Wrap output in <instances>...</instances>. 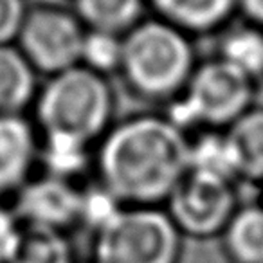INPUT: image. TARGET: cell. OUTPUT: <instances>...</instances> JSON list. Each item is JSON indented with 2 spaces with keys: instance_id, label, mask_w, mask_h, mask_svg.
<instances>
[{
  "instance_id": "17",
  "label": "cell",
  "mask_w": 263,
  "mask_h": 263,
  "mask_svg": "<svg viewBox=\"0 0 263 263\" xmlns=\"http://www.w3.org/2000/svg\"><path fill=\"white\" fill-rule=\"evenodd\" d=\"M190 170L236 184V172L226 130H200L195 139L190 137Z\"/></svg>"
},
{
  "instance_id": "15",
  "label": "cell",
  "mask_w": 263,
  "mask_h": 263,
  "mask_svg": "<svg viewBox=\"0 0 263 263\" xmlns=\"http://www.w3.org/2000/svg\"><path fill=\"white\" fill-rule=\"evenodd\" d=\"M216 58L258 81L263 78V29L247 22L227 29L220 36Z\"/></svg>"
},
{
  "instance_id": "20",
  "label": "cell",
  "mask_w": 263,
  "mask_h": 263,
  "mask_svg": "<svg viewBox=\"0 0 263 263\" xmlns=\"http://www.w3.org/2000/svg\"><path fill=\"white\" fill-rule=\"evenodd\" d=\"M22 223L18 222L13 208L2 204L0 200V263H9L18 243Z\"/></svg>"
},
{
  "instance_id": "21",
  "label": "cell",
  "mask_w": 263,
  "mask_h": 263,
  "mask_svg": "<svg viewBox=\"0 0 263 263\" xmlns=\"http://www.w3.org/2000/svg\"><path fill=\"white\" fill-rule=\"evenodd\" d=\"M238 13L247 24L263 29V0H238Z\"/></svg>"
},
{
  "instance_id": "6",
  "label": "cell",
  "mask_w": 263,
  "mask_h": 263,
  "mask_svg": "<svg viewBox=\"0 0 263 263\" xmlns=\"http://www.w3.org/2000/svg\"><path fill=\"white\" fill-rule=\"evenodd\" d=\"M87 27L62 2L31 6L15 45L40 76L52 78L80 65Z\"/></svg>"
},
{
  "instance_id": "14",
  "label": "cell",
  "mask_w": 263,
  "mask_h": 263,
  "mask_svg": "<svg viewBox=\"0 0 263 263\" xmlns=\"http://www.w3.org/2000/svg\"><path fill=\"white\" fill-rule=\"evenodd\" d=\"M70 6L87 29L123 36L143 20L146 0H70Z\"/></svg>"
},
{
  "instance_id": "10",
  "label": "cell",
  "mask_w": 263,
  "mask_h": 263,
  "mask_svg": "<svg viewBox=\"0 0 263 263\" xmlns=\"http://www.w3.org/2000/svg\"><path fill=\"white\" fill-rule=\"evenodd\" d=\"M154 16L187 36H209L223 31L238 13V0H146Z\"/></svg>"
},
{
  "instance_id": "7",
  "label": "cell",
  "mask_w": 263,
  "mask_h": 263,
  "mask_svg": "<svg viewBox=\"0 0 263 263\" xmlns=\"http://www.w3.org/2000/svg\"><path fill=\"white\" fill-rule=\"evenodd\" d=\"M238 208L234 182L193 170H187L164 204L180 234L197 240L220 238Z\"/></svg>"
},
{
  "instance_id": "13",
  "label": "cell",
  "mask_w": 263,
  "mask_h": 263,
  "mask_svg": "<svg viewBox=\"0 0 263 263\" xmlns=\"http://www.w3.org/2000/svg\"><path fill=\"white\" fill-rule=\"evenodd\" d=\"M220 240L231 263H263V205H240Z\"/></svg>"
},
{
  "instance_id": "19",
  "label": "cell",
  "mask_w": 263,
  "mask_h": 263,
  "mask_svg": "<svg viewBox=\"0 0 263 263\" xmlns=\"http://www.w3.org/2000/svg\"><path fill=\"white\" fill-rule=\"evenodd\" d=\"M29 9L27 0H0V45L15 44Z\"/></svg>"
},
{
  "instance_id": "16",
  "label": "cell",
  "mask_w": 263,
  "mask_h": 263,
  "mask_svg": "<svg viewBox=\"0 0 263 263\" xmlns=\"http://www.w3.org/2000/svg\"><path fill=\"white\" fill-rule=\"evenodd\" d=\"M67 233L22 226L9 263H76Z\"/></svg>"
},
{
  "instance_id": "23",
  "label": "cell",
  "mask_w": 263,
  "mask_h": 263,
  "mask_svg": "<svg viewBox=\"0 0 263 263\" xmlns=\"http://www.w3.org/2000/svg\"><path fill=\"white\" fill-rule=\"evenodd\" d=\"M76 263H80V261H76ZM88 263H92V261H88Z\"/></svg>"
},
{
  "instance_id": "3",
  "label": "cell",
  "mask_w": 263,
  "mask_h": 263,
  "mask_svg": "<svg viewBox=\"0 0 263 263\" xmlns=\"http://www.w3.org/2000/svg\"><path fill=\"white\" fill-rule=\"evenodd\" d=\"M197 65L193 38L152 16L123 34L117 76L136 98L172 103L184 90Z\"/></svg>"
},
{
  "instance_id": "22",
  "label": "cell",
  "mask_w": 263,
  "mask_h": 263,
  "mask_svg": "<svg viewBox=\"0 0 263 263\" xmlns=\"http://www.w3.org/2000/svg\"><path fill=\"white\" fill-rule=\"evenodd\" d=\"M42 2H62V0H42Z\"/></svg>"
},
{
  "instance_id": "5",
  "label": "cell",
  "mask_w": 263,
  "mask_h": 263,
  "mask_svg": "<svg viewBox=\"0 0 263 263\" xmlns=\"http://www.w3.org/2000/svg\"><path fill=\"white\" fill-rule=\"evenodd\" d=\"M184 236L164 208L124 205L94 233L92 263H179Z\"/></svg>"
},
{
  "instance_id": "9",
  "label": "cell",
  "mask_w": 263,
  "mask_h": 263,
  "mask_svg": "<svg viewBox=\"0 0 263 263\" xmlns=\"http://www.w3.org/2000/svg\"><path fill=\"white\" fill-rule=\"evenodd\" d=\"M40 162V137L24 116H0V200L15 197Z\"/></svg>"
},
{
  "instance_id": "18",
  "label": "cell",
  "mask_w": 263,
  "mask_h": 263,
  "mask_svg": "<svg viewBox=\"0 0 263 263\" xmlns=\"http://www.w3.org/2000/svg\"><path fill=\"white\" fill-rule=\"evenodd\" d=\"M121 54H123V36L105 31L87 29L81 47V62L80 65L99 76L108 78L116 74L121 65Z\"/></svg>"
},
{
  "instance_id": "11",
  "label": "cell",
  "mask_w": 263,
  "mask_h": 263,
  "mask_svg": "<svg viewBox=\"0 0 263 263\" xmlns=\"http://www.w3.org/2000/svg\"><path fill=\"white\" fill-rule=\"evenodd\" d=\"M38 76L15 44L0 45V116H24L34 105Z\"/></svg>"
},
{
  "instance_id": "1",
  "label": "cell",
  "mask_w": 263,
  "mask_h": 263,
  "mask_svg": "<svg viewBox=\"0 0 263 263\" xmlns=\"http://www.w3.org/2000/svg\"><path fill=\"white\" fill-rule=\"evenodd\" d=\"M98 184L121 205L164 208L190 170V136L159 114L114 123L94 150Z\"/></svg>"
},
{
  "instance_id": "2",
  "label": "cell",
  "mask_w": 263,
  "mask_h": 263,
  "mask_svg": "<svg viewBox=\"0 0 263 263\" xmlns=\"http://www.w3.org/2000/svg\"><path fill=\"white\" fill-rule=\"evenodd\" d=\"M33 108L40 146L92 152L114 124L116 92L108 78L78 65L49 78Z\"/></svg>"
},
{
  "instance_id": "4",
  "label": "cell",
  "mask_w": 263,
  "mask_h": 263,
  "mask_svg": "<svg viewBox=\"0 0 263 263\" xmlns=\"http://www.w3.org/2000/svg\"><path fill=\"white\" fill-rule=\"evenodd\" d=\"M256 81L220 58L198 62L184 90L168 103L166 117L187 128L227 130L254 106Z\"/></svg>"
},
{
  "instance_id": "8",
  "label": "cell",
  "mask_w": 263,
  "mask_h": 263,
  "mask_svg": "<svg viewBox=\"0 0 263 263\" xmlns=\"http://www.w3.org/2000/svg\"><path fill=\"white\" fill-rule=\"evenodd\" d=\"M85 190L72 180L42 173L15 195L16 218L26 227L69 233L83 222Z\"/></svg>"
},
{
  "instance_id": "12",
  "label": "cell",
  "mask_w": 263,
  "mask_h": 263,
  "mask_svg": "<svg viewBox=\"0 0 263 263\" xmlns=\"http://www.w3.org/2000/svg\"><path fill=\"white\" fill-rule=\"evenodd\" d=\"M236 182L263 184V106H252L226 130Z\"/></svg>"
}]
</instances>
